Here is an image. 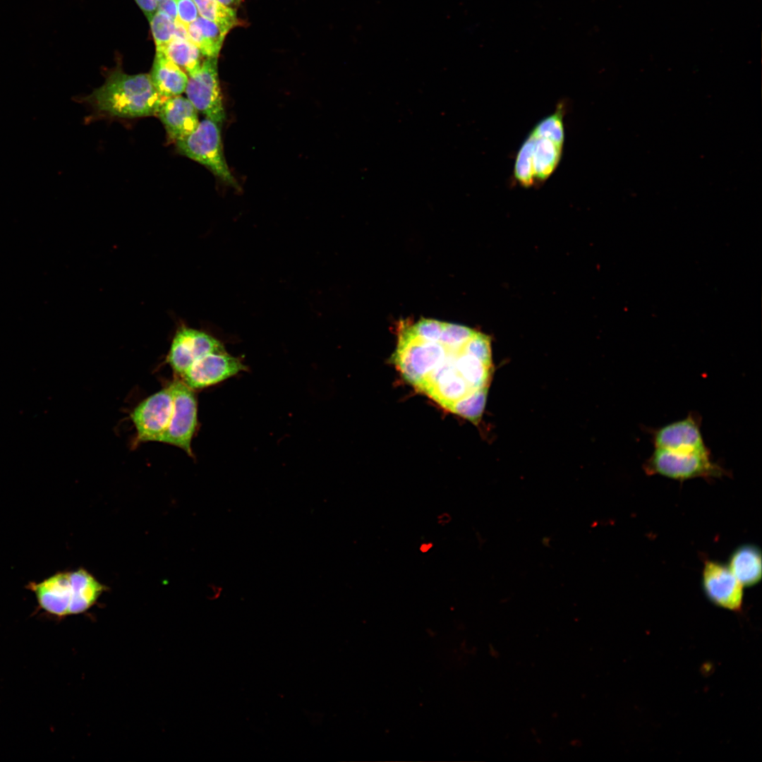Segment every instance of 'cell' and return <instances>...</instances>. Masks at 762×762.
Segmentation results:
<instances>
[{"label":"cell","instance_id":"9c48e42d","mask_svg":"<svg viewBox=\"0 0 762 762\" xmlns=\"http://www.w3.org/2000/svg\"><path fill=\"white\" fill-rule=\"evenodd\" d=\"M701 586L706 598L713 604L734 612L741 610L744 587L727 565L706 560L702 571Z\"/></svg>","mask_w":762,"mask_h":762},{"label":"cell","instance_id":"f1b7e54d","mask_svg":"<svg viewBox=\"0 0 762 762\" xmlns=\"http://www.w3.org/2000/svg\"><path fill=\"white\" fill-rule=\"evenodd\" d=\"M449 521H450V516L446 513H444L443 514H442L439 517V523L441 524H445L448 523Z\"/></svg>","mask_w":762,"mask_h":762},{"label":"cell","instance_id":"cb8c5ba5","mask_svg":"<svg viewBox=\"0 0 762 762\" xmlns=\"http://www.w3.org/2000/svg\"><path fill=\"white\" fill-rule=\"evenodd\" d=\"M442 322L432 319H421L410 327L411 332L418 338L425 341H437L443 329Z\"/></svg>","mask_w":762,"mask_h":762},{"label":"cell","instance_id":"603a6c76","mask_svg":"<svg viewBox=\"0 0 762 762\" xmlns=\"http://www.w3.org/2000/svg\"><path fill=\"white\" fill-rule=\"evenodd\" d=\"M563 109L564 107L562 104H559V107L553 114L542 119L535 126L531 131L538 135L546 137L564 144V128L563 122Z\"/></svg>","mask_w":762,"mask_h":762},{"label":"cell","instance_id":"8992f818","mask_svg":"<svg viewBox=\"0 0 762 762\" xmlns=\"http://www.w3.org/2000/svg\"><path fill=\"white\" fill-rule=\"evenodd\" d=\"M172 411L173 396L169 385L140 401L131 413L136 442H161Z\"/></svg>","mask_w":762,"mask_h":762},{"label":"cell","instance_id":"6da1fadb","mask_svg":"<svg viewBox=\"0 0 762 762\" xmlns=\"http://www.w3.org/2000/svg\"><path fill=\"white\" fill-rule=\"evenodd\" d=\"M97 111L119 118L156 116L163 100L150 74L130 75L116 68L87 97Z\"/></svg>","mask_w":762,"mask_h":762},{"label":"cell","instance_id":"44dd1931","mask_svg":"<svg viewBox=\"0 0 762 762\" xmlns=\"http://www.w3.org/2000/svg\"><path fill=\"white\" fill-rule=\"evenodd\" d=\"M488 387L480 389L456 403L451 412L478 423L485 409Z\"/></svg>","mask_w":762,"mask_h":762},{"label":"cell","instance_id":"d4e9b609","mask_svg":"<svg viewBox=\"0 0 762 762\" xmlns=\"http://www.w3.org/2000/svg\"><path fill=\"white\" fill-rule=\"evenodd\" d=\"M177 6L178 20L188 28L199 16L193 0H175Z\"/></svg>","mask_w":762,"mask_h":762},{"label":"cell","instance_id":"f546056e","mask_svg":"<svg viewBox=\"0 0 762 762\" xmlns=\"http://www.w3.org/2000/svg\"><path fill=\"white\" fill-rule=\"evenodd\" d=\"M422 547H424V548H421V550H422L423 552H425V551H427L428 550H429V549H430V545H425L424 544V545H422Z\"/></svg>","mask_w":762,"mask_h":762},{"label":"cell","instance_id":"ffe728a7","mask_svg":"<svg viewBox=\"0 0 762 762\" xmlns=\"http://www.w3.org/2000/svg\"><path fill=\"white\" fill-rule=\"evenodd\" d=\"M533 138L529 134L521 146L516 157L514 176L524 187L533 186L535 183L532 159Z\"/></svg>","mask_w":762,"mask_h":762},{"label":"cell","instance_id":"2e32d148","mask_svg":"<svg viewBox=\"0 0 762 762\" xmlns=\"http://www.w3.org/2000/svg\"><path fill=\"white\" fill-rule=\"evenodd\" d=\"M189 40L205 57H218L226 34L214 23L201 16L188 28Z\"/></svg>","mask_w":762,"mask_h":762},{"label":"cell","instance_id":"3957f363","mask_svg":"<svg viewBox=\"0 0 762 762\" xmlns=\"http://www.w3.org/2000/svg\"><path fill=\"white\" fill-rule=\"evenodd\" d=\"M219 124L205 118L188 135L175 142L180 154L206 167L224 183L238 186L226 164Z\"/></svg>","mask_w":762,"mask_h":762},{"label":"cell","instance_id":"52a82bcc","mask_svg":"<svg viewBox=\"0 0 762 762\" xmlns=\"http://www.w3.org/2000/svg\"><path fill=\"white\" fill-rule=\"evenodd\" d=\"M247 370L248 366L240 358L224 349L200 357L179 377L195 390L217 385Z\"/></svg>","mask_w":762,"mask_h":762},{"label":"cell","instance_id":"5b68a950","mask_svg":"<svg viewBox=\"0 0 762 762\" xmlns=\"http://www.w3.org/2000/svg\"><path fill=\"white\" fill-rule=\"evenodd\" d=\"M185 92L198 111L218 124L225 120L219 86L217 57H206L200 69L188 76Z\"/></svg>","mask_w":762,"mask_h":762},{"label":"cell","instance_id":"e0dca14e","mask_svg":"<svg viewBox=\"0 0 762 762\" xmlns=\"http://www.w3.org/2000/svg\"><path fill=\"white\" fill-rule=\"evenodd\" d=\"M71 574L75 587L71 615H75L90 609L107 588L85 569L71 572Z\"/></svg>","mask_w":762,"mask_h":762},{"label":"cell","instance_id":"ba28073f","mask_svg":"<svg viewBox=\"0 0 762 762\" xmlns=\"http://www.w3.org/2000/svg\"><path fill=\"white\" fill-rule=\"evenodd\" d=\"M223 344L212 335L188 327L176 332L167 356L177 377H180L196 360L210 352L224 349Z\"/></svg>","mask_w":762,"mask_h":762},{"label":"cell","instance_id":"277c9868","mask_svg":"<svg viewBox=\"0 0 762 762\" xmlns=\"http://www.w3.org/2000/svg\"><path fill=\"white\" fill-rule=\"evenodd\" d=\"M168 385L173 396V411L161 442L181 448L193 457L191 442L198 424L195 393L177 376Z\"/></svg>","mask_w":762,"mask_h":762},{"label":"cell","instance_id":"30bf717a","mask_svg":"<svg viewBox=\"0 0 762 762\" xmlns=\"http://www.w3.org/2000/svg\"><path fill=\"white\" fill-rule=\"evenodd\" d=\"M701 424L700 416L692 412L682 419L655 428L651 433L654 447L675 452H708Z\"/></svg>","mask_w":762,"mask_h":762},{"label":"cell","instance_id":"7a4b0ae2","mask_svg":"<svg viewBox=\"0 0 762 762\" xmlns=\"http://www.w3.org/2000/svg\"><path fill=\"white\" fill-rule=\"evenodd\" d=\"M648 475H660L684 481L696 478H720L725 469L712 459L708 452H675L655 448L643 464Z\"/></svg>","mask_w":762,"mask_h":762},{"label":"cell","instance_id":"ac0fdd59","mask_svg":"<svg viewBox=\"0 0 762 762\" xmlns=\"http://www.w3.org/2000/svg\"><path fill=\"white\" fill-rule=\"evenodd\" d=\"M162 53L186 72L188 76L194 75L200 69L202 63L201 52L188 39L174 37Z\"/></svg>","mask_w":762,"mask_h":762},{"label":"cell","instance_id":"4fadbf2b","mask_svg":"<svg viewBox=\"0 0 762 762\" xmlns=\"http://www.w3.org/2000/svg\"><path fill=\"white\" fill-rule=\"evenodd\" d=\"M152 85L162 98L181 95L185 92L188 75L164 54L156 52L150 74Z\"/></svg>","mask_w":762,"mask_h":762},{"label":"cell","instance_id":"8fae6325","mask_svg":"<svg viewBox=\"0 0 762 762\" xmlns=\"http://www.w3.org/2000/svg\"><path fill=\"white\" fill-rule=\"evenodd\" d=\"M28 588L47 612L60 617L71 615L75 598L71 572H58L39 583L30 582Z\"/></svg>","mask_w":762,"mask_h":762},{"label":"cell","instance_id":"7402d4cb","mask_svg":"<svg viewBox=\"0 0 762 762\" xmlns=\"http://www.w3.org/2000/svg\"><path fill=\"white\" fill-rule=\"evenodd\" d=\"M156 46V52H163L175 36L176 20L157 11L149 20Z\"/></svg>","mask_w":762,"mask_h":762},{"label":"cell","instance_id":"d6986e66","mask_svg":"<svg viewBox=\"0 0 762 762\" xmlns=\"http://www.w3.org/2000/svg\"><path fill=\"white\" fill-rule=\"evenodd\" d=\"M199 16L217 24L227 34L238 24L236 9L227 7L217 0H193Z\"/></svg>","mask_w":762,"mask_h":762},{"label":"cell","instance_id":"5bb4252c","mask_svg":"<svg viewBox=\"0 0 762 762\" xmlns=\"http://www.w3.org/2000/svg\"><path fill=\"white\" fill-rule=\"evenodd\" d=\"M727 566L743 587L755 586L762 578L761 550L756 545L743 544L731 553Z\"/></svg>","mask_w":762,"mask_h":762},{"label":"cell","instance_id":"9a60e30c","mask_svg":"<svg viewBox=\"0 0 762 762\" xmlns=\"http://www.w3.org/2000/svg\"><path fill=\"white\" fill-rule=\"evenodd\" d=\"M532 159L535 183L546 181L557 168L562 152L563 143L533 132Z\"/></svg>","mask_w":762,"mask_h":762},{"label":"cell","instance_id":"4316f807","mask_svg":"<svg viewBox=\"0 0 762 762\" xmlns=\"http://www.w3.org/2000/svg\"><path fill=\"white\" fill-rule=\"evenodd\" d=\"M157 11H162L174 20L178 19L177 6L175 0H162Z\"/></svg>","mask_w":762,"mask_h":762},{"label":"cell","instance_id":"484cf974","mask_svg":"<svg viewBox=\"0 0 762 762\" xmlns=\"http://www.w3.org/2000/svg\"><path fill=\"white\" fill-rule=\"evenodd\" d=\"M143 12L150 20L157 12L159 3L162 0H135Z\"/></svg>","mask_w":762,"mask_h":762},{"label":"cell","instance_id":"7c38bea8","mask_svg":"<svg viewBox=\"0 0 762 762\" xmlns=\"http://www.w3.org/2000/svg\"><path fill=\"white\" fill-rule=\"evenodd\" d=\"M197 112L187 97L178 95L163 99L156 116L170 140L176 142L197 128L200 122Z\"/></svg>","mask_w":762,"mask_h":762},{"label":"cell","instance_id":"83f0119b","mask_svg":"<svg viewBox=\"0 0 762 762\" xmlns=\"http://www.w3.org/2000/svg\"><path fill=\"white\" fill-rule=\"evenodd\" d=\"M217 1L220 2L221 4H222L223 5L226 6L227 7H229L231 8H233V9H235V8L236 6H238L243 1V0H217Z\"/></svg>","mask_w":762,"mask_h":762}]
</instances>
